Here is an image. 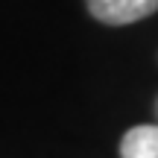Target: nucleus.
Returning a JSON list of instances; mask_svg holds the SVG:
<instances>
[{"instance_id":"f257e3e1","label":"nucleus","mask_w":158,"mask_h":158,"mask_svg":"<svg viewBox=\"0 0 158 158\" xmlns=\"http://www.w3.org/2000/svg\"><path fill=\"white\" fill-rule=\"evenodd\" d=\"M85 6L100 23L123 27L149 18L158 9V0H85Z\"/></svg>"},{"instance_id":"f03ea898","label":"nucleus","mask_w":158,"mask_h":158,"mask_svg":"<svg viewBox=\"0 0 158 158\" xmlns=\"http://www.w3.org/2000/svg\"><path fill=\"white\" fill-rule=\"evenodd\" d=\"M120 158H158V123L126 132L120 141Z\"/></svg>"},{"instance_id":"7ed1b4c3","label":"nucleus","mask_w":158,"mask_h":158,"mask_svg":"<svg viewBox=\"0 0 158 158\" xmlns=\"http://www.w3.org/2000/svg\"><path fill=\"white\" fill-rule=\"evenodd\" d=\"M155 117H158V100H155Z\"/></svg>"}]
</instances>
